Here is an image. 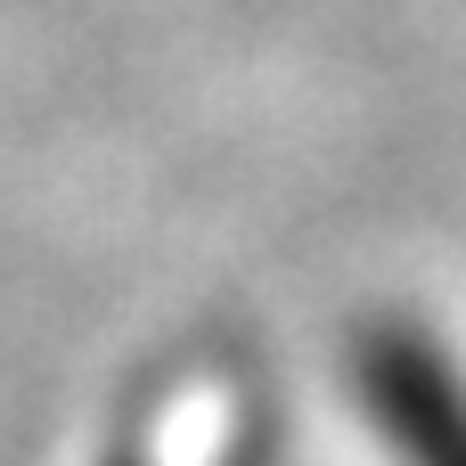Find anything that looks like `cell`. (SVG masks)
<instances>
[{"instance_id":"1","label":"cell","mask_w":466,"mask_h":466,"mask_svg":"<svg viewBox=\"0 0 466 466\" xmlns=\"http://www.w3.org/2000/svg\"><path fill=\"white\" fill-rule=\"evenodd\" d=\"M352 377L369 426L401 466H466V377L426 328H369Z\"/></svg>"}]
</instances>
